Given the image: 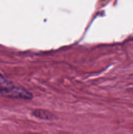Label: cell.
<instances>
[{
	"label": "cell",
	"mask_w": 133,
	"mask_h": 134,
	"mask_svg": "<svg viewBox=\"0 0 133 134\" xmlns=\"http://www.w3.org/2000/svg\"><path fill=\"white\" fill-rule=\"evenodd\" d=\"M3 95L9 97H18V98H29L31 95L24 91V90L15 88V87H5L1 90Z\"/></svg>",
	"instance_id": "cell-1"
},
{
	"label": "cell",
	"mask_w": 133,
	"mask_h": 134,
	"mask_svg": "<svg viewBox=\"0 0 133 134\" xmlns=\"http://www.w3.org/2000/svg\"><path fill=\"white\" fill-rule=\"evenodd\" d=\"M8 86H9L8 84V82L5 80V79L2 75H0V88L4 89V88L8 87Z\"/></svg>",
	"instance_id": "cell-2"
}]
</instances>
